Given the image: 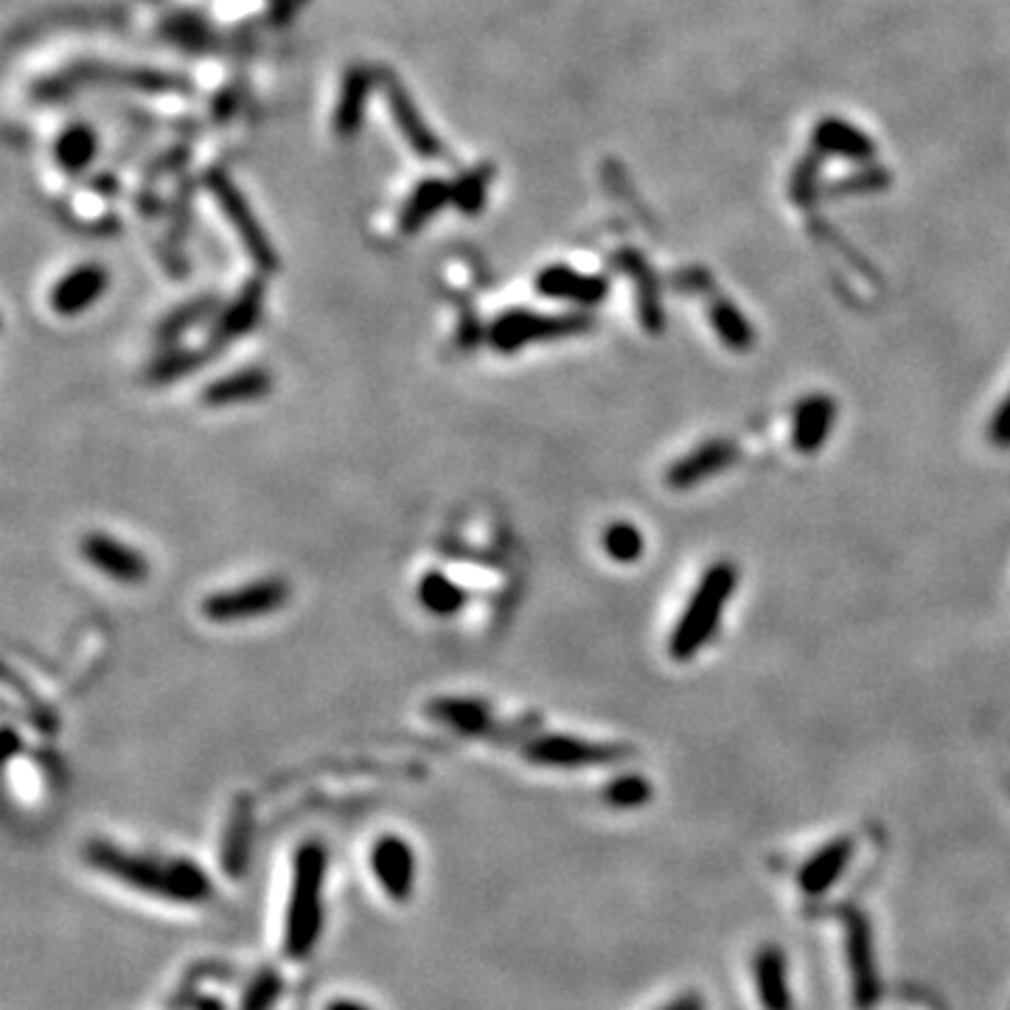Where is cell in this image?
<instances>
[{
	"mask_svg": "<svg viewBox=\"0 0 1010 1010\" xmlns=\"http://www.w3.org/2000/svg\"><path fill=\"white\" fill-rule=\"evenodd\" d=\"M603 550L612 556L614 561H621V564H629V561H638L640 553H643V537L634 526L629 522H614L603 531Z\"/></svg>",
	"mask_w": 1010,
	"mask_h": 1010,
	"instance_id": "cell-30",
	"label": "cell"
},
{
	"mask_svg": "<svg viewBox=\"0 0 1010 1010\" xmlns=\"http://www.w3.org/2000/svg\"><path fill=\"white\" fill-rule=\"evenodd\" d=\"M96 154V132L90 127L77 124L71 130L62 132V138L57 141V160L66 172H82L84 166L93 160Z\"/></svg>",
	"mask_w": 1010,
	"mask_h": 1010,
	"instance_id": "cell-27",
	"label": "cell"
},
{
	"mask_svg": "<svg viewBox=\"0 0 1010 1010\" xmlns=\"http://www.w3.org/2000/svg\"><path fill=\"white\" fill-rule=\"evenodd\" d=\"M419 601L427 612L438 614V618H452L467 607V592L441 570H430L419 581Z\"/></svg>",
	"mask_w": 1010,
	"mask_h": 1010,
	"instance_id": "cell-22",
	"label": "cell"
},
{
	"mask_svg": "<svg viewBox=\"0 0 1010 1010\" xmlns=\"http://www.w3.org/2000/svg\"><path fill=\"white\" fill-rule=\"evenodd\" d=\"M261 312H264V284L256 278V281L242 287V292L217 318L211 331V349L233 343L237 337L253 331L256 323L261 320Z\"/></svg>",
	"mask_w": 1010,
	"mask_h": 1010,
	"instance_id": "cell-14",
	"label": "cell"
},
{
	"mask_svg": "<svg viewBox=\"0 0 1010 1010\" xmlns=\"http://www.w3.org/2000/svg\"><path fill=\"white\" fill-rule=\"evenodd\" d=\"M211 357V351H191V349H174L169 354H163L160 360H154L149 366L147 379L152 384H169L174 379L186 377V373H194L197 368H202Z\"/></svg>",
	"mask_w": 1010,
	"mask_h": 1010,
	"instance_id": "cell-28",
	"label": "cell"
},
{
	"mask_svg": "<svg viewBox=\"0 0 1010 1010\" xmlns=\"http://www.w3.org/2000/svg\"><path fill=\"white\" fill-rule=\"evenodd\" d=\"M537 290L544 298H556V301L596 307L607 298L609 284L601 276H587V272L573 270L568 264H550L537 276Z\"/></svg>",
	"mask_w": 1010,
	"mask_h": 1010,
	"instance_id": "cell-12",
	"label": "cell"
},
{
	"mask_svg": "<svg viewBox=\"0 0 1010 1010\" xmlns=\"http://www.w3.org/2000/svg\"><path fill=\"white\" fill-rule=\"evenodd\" d=\"M197 1008H200V1010H222V1004L213 1002V999H202V1002L197 1004Z\"/></svg>",
	"mask_w": 1010,
	"mask_h": 1010,
	"instance_id": "cell-37",
	"label": "cell"
},
{
	"mask_svg": "<svg viewBox=\"0 0 1010 1010\" xmlns=\"http://www.w3.org/2000/svg\"><path fill=\"white\" fill-rule=\"evenodd\" d=\"M323 1010H371V1008L362 1002H357V999H331Z\"/></svg>",
	"mask_w": 1010,
	"mask_h": 1010,
	"instance_id": "cell-36",
	"label": "cell"
},
{
	"mask_svg": "<svg viewBox=\"0 0 1010 1010\" xmlns=\"http://www.w3.org/2000/svg\"><path fill=\"white\" fill-rule=\"evenodd\" d=\"M736 590V570L730 564H716L702 579L699 590L688 601V609L682 612L680 623L671 634V657L673 660H688L697 654L710 634L716 632L721 612H724L727 598Z\"/></svg>",
	"mask_w": 1010,
	"mask_h": 1010,
	"instance_id": "cell-3",
	"label": "cell"
},
{
	"mask_svg": "<svg viewBox=\"0 0 1010 1010\" xmlns=\"http://www.w3.org/2000/svg\"><path fill=\"white\" fill-rule=\"evenodd\" d=\"M253 800L239 798L233 803L222 837V868L228 870L231 879H242V873L248 870L250 851H253Z\"/></svg>",
	"mask_w": 1010,
	"mask_h": 1010,
	"instance_id": "cell-17",
	"label": "cell"
},
{
	"mask_svg": "<svg viewBox=\"0 0 1010 1010\" xmlns=\"http://www.w3.org/2000/svg\"><path fill=\"white\" fill-rule=\"evenodd\" d=\"M371 88L373 73L366 66H354L343 77V90H340V101L334 110V130L343 138H351L362 127Z\"/></svg>",
	"mask_w": 1010,
	"mask_h": 1010,
	"instance_id": "cell-20",
	"label": "cell"
},
{
	"mask_svg": "<svg viewBox=\"0 0 1010 1010\" xmlns=\"http://www.w3.org/2000/svg\"><path fill=\"white\" fill-rule=\"evenodd\" d=\"M208 191H211L213 200H217L219 211H222L224 217H228V222L233 224V231H237V237L242 239L244 253L253 259V264L264 272L276 270L278 267L276 248H272L270 237H267L264 228H261L259 219H256L253 208L248 206V200L242 197V191L237 189V183H233L228 174L213 172V174H208Z\"/></svg>",
	"mask_w": 1010,
	"mask_h": 1010,
	"instance_id": "cell-6",
	"label": "cell"
},
{
	"mask_svg": "<svg viewBox=\"0 0 1010 1010\" xmlns=\"http://www.w3.org/2000/svg\"><path fill=\"white\" fill-rule=\"evenodd\" d=\"M592 320L584 314H542L531 309H511L500 314L489 329V343L500 354H514L533 343H553L590 329Z\"/></svg>",
	"mask_w": 1010,
	"mask_h": 1010,
	"instance_id": "cell-4",
	"label": "cell"
},
{
	"mask_svg": "<svg viewBox=\"0 0 1010 1010\" xmlns=\"http://www.w3.org/2000/svg\"><path fill=\"white\" fill-rule=\"evenodd\" d=\"M603 800L614 809H638L651 800V786L640 774H621L603 789Z\"/></svg>",
	"mask_w": 1010,
	"mask_h": 1010,
	"instance_id": "cell-29",
	"label": "cell"
},
{
	"mask_svg": "<svg viewBox=\"0 0 1010 1010\" xmlns=\"http://www.w3.org/2000/svg\"><path fill=\"white\" fill-rule=\"evenodd\" d=\"M662 1010H704V1004L702 997H697V993H686V997L673 999V1002L666 1004Z\"/></svg>",
	"mask_w": 1010,
	"mask_h": 1010,
	"instance_id": "cell-34",
	"label": "cell"
},
{
	"mask_svg": "<svg viewBox=\"0 0 1010 1010\" xmlns=\"http://www.w3.org/2000/svg\"><path fill=\"white\" fill-rule=\"evenodd\" d=\"M371 870L393 901H410L416 890V857L408 839L397 833L379 837L371 848Z\"/></svg>",
	"mask_w": 1010,
	"mask_h": 1010,
	"instance_id": "cell-9",
	"label": "cell"
},
{
	"mask_svg": "<svg viewBox=\"0 0 1010 1010\" xmlns=\"http://www.w3.org/2000/svg\"><path fill=\"white\" fill-rule=\"evenodd\" d=\"M427 716L443 727H452L456 733L463 736H483L491 727L489 704L480 699H456L441 697L427 704Z\"/></svg>",
	"mask_w": 1010,
	"mask_h": 1010,
	"instance_id": "cell-19",
	"label": "cell"
},
{
	"mask_svg": "<svg viewBox=\"0 0 1010 1010\" xmlns=\"http://www.w3.org/2000/svg\"><path fill=\"white\" fill-rule=\"evenodd\" d=\"M84 862L101 870L107 879L172 904H206L213 896V881L191 859L138 857L104 839H93L84 846Z\"/></svg>",
	"mask_w": 1010,
	"mask_h": 1010,
	"instance_id": "cell-1",
	"label": "cell"
},
{
	"mask_svg": "<svg viewBox=\"0 0 1010 1010\" xmlns=\"http://www.w3.org/2000/svg\"><path fill=\"white\" fill-rule=\"evenodd\" d=\"M270 390L272 373L267 371V368L250 366L239 368V371L228 373V377L213 379V382L202 390V402H206L208 408H233V404L264 399Z\"/></svg>",
	"mask_w": 1010,
	"mask_h": 1010,
	"instance_id": "cell-15",
	"label": "cell"
},
{
	"mask_svg": "<svg viewBox=\"0 0 1010 1010\" xmlns=\"http://www.w3.org/2000/svg\"><path fill=\"white\" fill-rule=\"evenodd\" d=\"M84 561H90V568H96L99 573L110 576V579L121 581V584H141L149 576V561L141 550L130 548V544L119 542L110 533H84L79 542Z\"/></svg>",
	"mask_w": 1010,
	"mask_h": 1010,
	"instance_id": "cell-8",
	"label": "cell"
},
{
	"mask_svg": "<svg viewBox=\"0 0 1010 1010\" xmlns=\"http://www.w3.org/2000/svg\"><path fill=\"white\" fill-rule=\"evenodd\" d=\"M449 202H452V183H447L441 178L421 180L413 189V194L408 197V202H404L402 213H399V231L404 237H413Z\"/></svg>",
	"mask_w": 1010,
	"mask_h": 1010,
	"instance_id": "cell-21",
	"label": "cell"
},
{
	"mask_svg": "<svg viewBox=\"0 0 1010 1010\" xmlns=\"http://www.w3.org/2000/svg\"><path fill=\"white\" fill-rule=\"evenodd\" d=\"M730 458H733L730 447H724V443H710V447L697 449V452H691L686 461L677 463V467L671 469V474H668V483L677 486V489H686V486H693L697 480H702L704 474L724 467Z\"/></svg>",
	"mask_w": 1010,
	"mask_h": 1010,
	"instance_id": "cell-24",
	"label": "cell"
},
{
	"mask_svg": "<svg viewBox=\"0 0 1010 1010\" xmlns=\"http://www.w3.org/2000/svg\"><path fill=\"white\" fill-rule=\"evenodd\" d=\"M526 756L539 767L581 769L621 761L629 756V750L618 744H596V741L576 739V736H539V739L528 741Z\"/></svg>",
	"mask_w": 1010,
	"mask_h": 1010,
	"instance_id": "cell-7",
	"label": "cell"
},
{
	"mask_svg": "<svg viewBox=\"0 0 1010 1010\" xmlns=\"http://www.w3.org/2000/svg\"><path fill=\"white\" fill-rule=\"evenodd\" d=\"M991 438L997 443H1010V397L1004 399V404L997 410V416H993Z\"/></svg>",
	"mask_w": 1010,
	"mask_h": 1010,
	"instance_id": "cell-33",
	"label": "cell"
},
{
	"mask_svg": "<svg viewBox=\"0 0 1010 1010\" xmlns=\"http://www.w3.org/2000/svg\"><path fill=\"white\" fill-rule=\"evenodd\" d=\"M326 873H329V851L323 842L309 839L298 846L284 918V954L290 960L309 958L323 932Z\"/></svg>",
	"mask_w": 1010,
	"mask_h": 1010,
	"instance_id": "cell-2",
	"label": "cell"
},
{
	"mask_svg": "<svg viewBox=\"0 0 1010 1010\" xmlns=\"http://www.w3.org/2000/svg\"><path fill=\"white\" fill-rule=\"evenodd\" d=\"M853 846L851 839H837V842H828L822 851H817L809 862L800 868V890L806 896H822L826 890H831L833 884L839 881V876L846 873L848 862H851Z\"/></svg>",
	"mask_w": 1010,
	"mask_h": 1010,
	"instance_id": "cell-18",
	"label": "cell"
},
{
	"mask_svg": "<svg viewBox=\"0 0 1010 1010\" xmlns=\"http://www.w3.org/2000/svg\"><path fill=\"white\" fill-rule=\"evenodd\" d=\"M848 960H851L853 997H857L859 1008H870L879 999V971H876L870 929L862 916L848 918Z\"/></svg>",
	"mask_w": 1010,
	"mask_h": 1010,
	"instance_id": "cell-13",
	"label": "cell"
},
{
	"mask_svg": "<svg viewBox=\"0 0 1010 1010\" xmlns=\"http://www.w3.org/2000/svg\"><path fill=\"white\" fill-rule=\"evenodd\" d=\"M384 99H388L390 116L397 121L399 132H402V138L408 141V147L413 149L421 160L441 158L443 147L441 141H438V136L432 132V127L421 119L419 107L410 99L408 88H402L390 73H384Z\"/></svg>",
	"mask_w": 1010,
	"mask_h": 1010,
	"instance_id": "cell-10",
	"label": "cell"
},
{
	"mask_svg": "<svg viewBox=\"0 0 1010 1010\" xmlns=\"http://www.w3.org/2000/svg\"><path fill=\"white\" fill-rule=\"evenodd\" d=\"M833 421V402L828 399L814 397L809 402H803V408L798 410L794 419V443L800 452H814L822 441H826L828 430Z\"/></svg>",
	"mask_w": 1010,
	"mask_h": 1010,
	"instance_id": "cell-23",
	"label": "cell"
},
{
	"mask_svg": "<svg viewBox=\"0 0 1010 1010\" xmlns=\"http://www.w3.org/2000/svg\"><path fill=\"white\" fill-rule=\"evenodd\" d=\"M281 991H284V980H281L278 971L272 969L259 971V974L253 977V982H250L248 993L242 997L239 1010H272V1004L278 1002Z\"/></svg>",
	"mask_w": 1010,
	"mask_h": 1010,
	"instance_id": "cell-31",
	"label": "cell"
},
{
	"mask_svg": "<svg viewBox=\"0 0 1010 1010\" xmlns=\"http://www.w3.org/2000/svg\"><path fill=\"white\" fill-rule=\"evenodd\" d=\"M494 180V169L489 163L474 166L469 172H463L461 178L452 183V206L463 213H480L489 197V186Z\"/></svg>",
	"mask_w": 1010,
	"mask_h": 1010,
	"instance_id": "cell-25",
	"label": "cell"
},
{
	"mask_svg": "<svg viewBox=\"0 0 1010 1010\" xmlns=\"http://www.w3.org/2000/svg\"><path fill=\"white\" fill-rule=\"evenodd\" d=\"M290 601V584L284 579H259L253 584L237 587V590L213 592L202 601V614L211 623H237L264 618V614L278 612Z\"/></svg>",
	"mask_w": 1010,
	"mask_h": 1010,
	"instance_id": "cell-5",
	"label": "cell"
},
{
	"mask_svg": "<svg viewBox=\"0 0 1010 1010\" xmlns=\"http://www.w3.org/2000/svg\"><path fill=\"white\" fill-rule=\"evenodd\" d=\"M211 314H217V298H194V301L183 303L174 309L172 314H166L163 323L158 326V337L163 343H174L178 337H183L186 331L200 326L202 320H208Z\"/></svg>",
	"mask_w": 1010,
	"mask_h": 1010,
	"instance_id": "cell-26",
	"label": "cell"
},
{
	"mask_svg": "<svg viewBox=\"0 0 1010 1010\" xmlns=\"http://www.w3.org/2000/svg\"><path fill=\"white\" fill-rule=\"evenodd\" d=\"M3 739H7V750H3V761H12L14 752L20 750V739H18V733H14L12 727H7V730H3Z\"/></svg>",
	"mask_w": 1010,
	"mask_h": 1010,
	"instance_id": "cell-35",
	"label": "cell"
},
{
	"mask_svg": "<svg viewBox=\"0 0 1010 1010\" xmlns=\"http://www.w3.org/2000/svg\"><path fill=\"white\" fill-rule=\"evenodd\" d=\"M752 980H756V991L763 1010H792L789 969H786V958L778 946L758 949L756 963H752Z\"/></svg>",
	"mask_w": 1010,
	"mask_h": 1010,
	"instance_id": "cell-16",
	"label": "cell"
},
{
	"mask_svg": "<svg viewBox=\"0 0 1010 1010\" xmlns=\"http://www.w3.org/2000/svg\"><path fill=\"white\" fill-rule=\"evenodd\" d=\"M713 320L721 329V334H724L727 343L736 346V349H747V346H750L752 340L750 329H747V323L733 312V309H719V312L713 314Z\"/></svg>",
	"mask_w": 1010,
	"mask_h": 1010,
	"instance_id": "cell-32",
	"label": "cell"
},
{
	"mask_svg": "<svg viewBox=\"0 0 1010 1010\" xmlns=\"http://www.w3.org/2000/svg\"><path fill=\"white\" fill-rule=\"evenodd\" d=\"M110 278L101 264H79L53 284L51 309L62 318H77L104 296Z\"/></svg>",
	"mask_w": 1010,
	"mask_h": 1010,
	"instance_id": "cell-11",
	"label": "cell"
}]
</instances>
